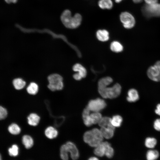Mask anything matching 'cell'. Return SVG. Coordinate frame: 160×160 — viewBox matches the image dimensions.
<instances>
[{"label": "cell", "instance_id": "1", "mask_svg": "<svg viewBox=\"0 0 160 160\" xmlns=\"http://www.w3.org/2000/svg\"><path fill=\"white\" fill-rule=\"evenodd\" d=\"M61 20L64 25L67 28L74 29L80 25L82 17L79 13H76L72 17L71 11L68 9L65 10L60 16Z\"/></svg>", "mask_w": 160, "mask_h": 160}, {"label": "cell", "instance_id": "2", "mask_svg": "<svg viewBox=\"0 0 160 160\" xmlns=\"http://www.w3.org/2000/svg\"><path fill=\"white\" fill-rule=\"evenodd\" d=\"M103 137L100 129L95 128L86 132L83 136L84 142L92 147H95L103 142Z\"/></svg>", "mask_w": 160, "mask_h": 160}, {"label": "cell", "instance_id": "3", "mask_svg": "<svg viewBox=\"0 0 160 160\" xmlns=\"http://www.w3.org/2000/svg\"><path fill=\"white\" fill-rule=\"evenodd\" d=\"M107 87L98 88V92L103 98L113 99L117 97L120 95L121 88L119 84L117 83L112 87Z\"/></svg>", "mask_w": 160, "mask_h": 160}, {"label": "cell", "instance_id": "4", "mask_svg": "<svg viewBox=\"0 0 160 160\" xmlns=\"http://www.w3.org/2000/svg\"><path fill=\"white\" fill-rule=\"evenodd\" d=\"M48 80L49 83L47 87L51 91H54L63 89V78L60 75L57 73L51 74L48 76Z\"/></svg>", "mask_w": 160, "mask_h": 160}, {"label": "cell", "instance_id": "5", "mask_svg": "<svg viewBox=\"0 0 160 160\" xmlns=\"http://www.w3.org/2000/svg\"><path fill=\"white\" fill-rule=\"evenodd\" d=\"M144 15L147 17H160V4H145L142 8Z\"/></svg>", "mask_w": 160, "mask_h": 160}, {"label": "cell", "instance_id": "6", "mask_svg": "<svg viewBox=\"0 0 160 160\" xmlns=\"http://www.w3.org/2000/svg\"><path fill=\"white\" fill-rule=\"evenodd\" d=\"M17 27L19 28L24 33L38 32L39 33H47L51 35L54 38H61L68 43L66 37L64 36L61 34H56L49 29H44L40 30L35 28H26L22 27L18 24L17 25Z\"/></svg>", "mask_w": 160, "mask_h": 160}, {"label": "cell", "instance_id": "7", "mask_svg": "<svg viewBox=\"0 0 160 160\" xmlns=\"http://www.w3.org/2000/svg\"><path fill=\"white\" fill-rule=\"evenodd\" d=\"M106 105V103L103 100L97 98L90 100L87 107L90 111L99 112L104 108Z\"/></svg>", "mask_w": 160, "mask_h": 160}, {"label": "cell", "instance_id": "8", "mask_svg": "<svg viewBox=\"0 0 160 160\" xmlns=\"http://www.w3.org/2000/svg\"><path fill=\"white\" fill-rule=\"evenodd\" d=\"M120 20L124 27L127 29L133 28L135 24V20L134 17L129 13L125 12H122L120 16Z\"/></svg>", "mask_w": 160, "mask_h": 160}, {"label": "cell", "instance_id": "9", "mask_svg": "<svg viewBox=\"0 0 160 160\" xmlns=\"http://www.w3.org/2000/svg\"><path fill=\"white\" fill-rule=\"evenodd\" d=\"M147 75L151 80L156 82L160 81V71L154 65L148 68Z\"/></svg>", "mask_w": 160, "mask_h": 160}, {"label": "cell", "instance_id": "10", "mask_svg": "<svg viewBox=\"0 0 160 160\" xmlns=\"http://www.w3.org/2000/svg\"><path fill=\"white\" fill-rule=\"evenodd\" d=\"M65 144L68 152L70 153L71 159L73 160L77 159L79 157V153L75 144L71 141L67 142Z\"/></svg>", "mask_w": 160, "mask_h": 160}, {"label": "cell", "instance_id": "11", "mask_svg": "<svg viewBox=\"0 0 160 160\" xmlns=\"http://www.w3.org/2000/svg\"><path fill=\"white\" fill-rule=\"evenodd\" d=\"M115 129V127L111 125L108 127H101L100 130L103 137L109 139L113 137Z\"/></svg>", "mask_w": 160, "mask_h": 160}, {"label": "cell", "instance_id": "12", "mask_svg": "<svg viewBox=\"0 0 160 160\" xmlns=\"http://www.w3.org/2000/svg\"><path fill=\"white\" fill-rule=\"evenodd\" d=\"M28 123L31 126H36L38 125L40 120V117L34 113H30L27 117Z\"/></svg>", "mask_w": 160, "mask_h": 160}, {"label": "cell", "instance_id": "13", "mask_svg": "<svg viewBox=\"0 0 160 160\" xmlns=\"http://www.w3.org/2000/svg\"><path fill=\"white\" fill-rule=\"evenodd\" d=\"M44 134L47 138L51 139L55 138L57 137L58 135V132L54 127L49 126L45 129Z\"/></svg>", "mask_w": 160, "mask_h": 160}, {"label": "cell", "instance_id": "14", "mask_svg": "<svg viewBox=\"0 0 160 160\" xmlns=\"http://www.w3.org/2000/svg\"><path fill=\"white\" fill-rule=\"evenodd\" d=\"M127 100L130 102H135L139 99V96L137 90L134 89H130L128 91Z\"/></svg>", "mask_w": 160, "mask_h": 160}, {"label": "cell", "instance_id": "15", "mask_svg": "<svg viewBox=\"0 0 160 160\" xmlns=\"http://www.w3.org/2000/svg\"><path fill=\"white\" fill-rule=\"evenodd\" d=\"M106 143V142H102L95 147L94 151L95 155L100 157L105 155Z\"/></svg>", "mask_w": 160, "mask_h": 160}, {"label": "cell", "instance_id": "16", "mask_svg": "<svg viewBox=\"0 0 160 160\" xmlns=\"http://www.w3.org/2000/svg\"><path fill=\"white\" fill-rule=\"evenodd\" d=\"M90 111L86 107L83 111L82 116L84 124L87 127H89L93 124L90 116Z\"/></svg>", "mask_w": 160, "mask_h": 160}, {"label": "cell", "instance_id": "17", "mask_svg": "<svg viewBox=\"0 0 160 160\" xmlns=\"http://www.w3.org/2000/svg\"><path fill=\"white\" fill-rule=\"evenodd\" d=\"M97 39L101 41H107L109 39V33L105 30H99L96 32Z\"/></svg>", "mask_w": 160, "mask_h": 160}, {"label": "cell", "instance_id": "18", "mask_svg": "<svg viewBox=\"0 0 160 160\" xmlns=\"http://www.w3.org/2000/svg\"><path fill=\"white\" fill-rule=\"evenodd\" d=\"M22 142L25 148L27 149L31 148L34 144L33 138L28 135H25L23 136Z\"/></svg>", "mask_w": 160, "mask_h": 160}, {"label": "cell", "instance_id": "19", "mask_svg": "<svg viewBox=\"0 0 160 160\" xmlns=\"http://www.w3.org/2000/svg\"><path fill=\"white\" fill-rule=\"evenodd\" d=\"M73 71L77 72L82 78H84L86 76L87 71L86 68L81 65L79 63L75 64L73 67Z\"/></svg>", "mask_w": 160, "mask_h": 160}, {"label": "cell", "instance_id": "20", "mask_svg": "<svg viewBox=\"0 0 160 160\" xmlns=\"http://www.w3.org/2000/svg\"><path fill=\"white\" fill-rule=\"evenodd\" d=\"M113 79L110 77L107 76L99 79L98 82V88H104L111 84Z\"/></svg>", "mask_w": 160, "mask_h": 160}, {"label": "cell", "instance_id": "21", "mask_svg": "<svg viewBox=\"0 0 160 160\" xmlns=\"http://www.w3.org/2000/svg\"><path fill=\"white\" fill-rule=\"evenodd\" d=\"M13 84L16 89L20 90L25 87L26 84V82L22 79L17 78L13 80Z\"/></svg>", "mask_w": 160, "mask_h": 160}, {"label": "cell", "instance_id": "22", "mask_svg": "<svg viewBox=\"0 0 160 160\" xmlns=\"http://www.w3.org/2000/svg\"><path fill=\"white\" fill-rule=\"evenodd\" d=\"M98 5L102 9H110L112 7L113 4L111 0H100Z\"/></svg>", "mask_w": 160, "mask_h": 160}, {"label": "cell", "instance_id": "23", "mask_svg": "<svg viewBox=\"0 0 160 160\" xmlns=\"http://www.w3.org/2000/svg\"><path fill=\"white\" fill-rule=\"evenodd\" d=\"M110 49L112 51L118 53L122 51L123 48L120 43L118 41H114L111 43Z\"/></svg>", "mask_w": 160, "mask_h": 160}, {"label": "cell", "instance_id": "24", "mask_svg": "<svg viewBox=\"0 0 160 160\" xmlns=\"http://www.w3.org/2000/svg\"><path fill=\"white\" fill-rule=\"evenodd\" d=\"M38 89V85L33 82L30 83L26 89L28 93L31 95H35L37 94Z\"/></svg>", "mask_w": 160, "mask_h": 160}, {"label": "cell", "instance_id": "25", "mask_svg": "<svg viewBox=\"0 0 160 160\" xmlns=\"http://www.w3.org/2000/svg\"><path fill=\"white\" fill-rule=\"evenodd\" d=\"M122 121V118L121 116L119 115H115L111 119V124L114 127H120Z\"/></svg>", "mask_w": 160, "mask_h": 160}, {"label": "cell", "instance_id": "26", "mask_svg": "<svg viewBox=\"0 0 160 160\" xmlns=\"http://www.w3.org/2000/svg\"><path fill=\"white\" fill-rule=\"evenodd\" d=\"M9 132L12 134L17 135L19 134L21 131V129L17 124L13 123L10 125L8 128Z\"/></svg>", "mask_w": 160, "mask_h": 160}, {"label": "cell", "instance_id": "27", "mask_svg": "<svg viewBox=\"0 0 160 160\" xmlns=\"http://www.w3.org/2000/svg\"><path fill=\"white\" fill-rule=\"evenodd\" d=\"M90 116L93 124L98 123L102 117L101 114L98 112L90 114Z\"/></svg>", "mask_w": 160, "mask_h": 160}, {"label": "cell", "instance_id": "28", "mask_svg": "<svg viewBox=\"0 0 160 160\" xmlns=\"http://www.w3.org/2000/svg\"><path fill=\"white\" fill-rule=\"evenodd\" d=\"M111 118L108 117H102L98 123L101 127H105L112 125L111 123Z\"/></svg>", "mask_w": 160, "mask_h": 160}, {"label": "cell", "instance_id": "29", "mask_svg": "<svg viewBox=\"0 0 160 160\" xmlns=\"http://www.w3.org/2000/svg\"><path fill=\"white\" fill-rule=\"evenodd\" d=\"M159 156V153L157 151L150 150L147 152L146 156L148 160H154L157 159Z\"/></svg>", "mask_w": 160, "mask_h": 160}, {"label": "cell", "instance_id": "30", "mask_svg": "<svg viewBox=\"0 0 160 160\" xmlns=\"http://www.w3.org/2000/svg\"><path fill=\"white\" fill-rule=\"evenodd\" d=\"M68 152L67 150L65 144H63L60 149V156L63 160H67L68 159Z\"/></svg>", "mask_w": 160, "mask_h": 160}, {"label": "cell", "instance_id": "31", "mask_svg": "<svg viewBox=\"0 0 160 160\" xmlns=\"http://www.w3.org/2000/svg\"><path fill=\"white\" fill-rule=\"evenodd\" d=\"M114 153V150L110 144L106 142L105 155L107 158H111L113 156Z\"/></svg>", "mask_w": 160, "mask_h": 160}, {"label": "cell", "instance_id": "32", "mask_svg": "<svg viewBox=\"0 0 160 160\" xmlns=\"http://www.w3.org/2000/svg\"><path fill=\"white\" fill-rule=\"evenodd\" d=\"M157 143V141L154 138L148 137L145 139V146L149 148H154Z\"/></svg>", "mask_w": 160, "mask_h": 160}, {"label": "cell", "instance_id": "33", "mask_svg": "<svg viewBox=\"0 0 160 160\" xmlns=\"http://www.w3.org/2000/svg\"><path fill=\"white\" fill-rule=\"evenodd\" d=\"M9 153L10 156H16L18 155L19 153V148L15 144L13 145L11 148L8 149Z\"/></svg>", "mask_w": 160, "mask_h": 160}, {"label": "cell", "instance_id": "34", "mask_svg": "<svg viewBox=\"0 0 160 160\" xmlns=\"http://www.w3.org/2000/svg\"><path fill=\"white\" fill-rule=\"evenodd\" d=\"M7 114V110L0 106V120L3 119L5 118Z\"/></svg>", "mask_w": 160, "mask_h": 160}, {"label": "cell", "instance_id": "35", "mask_svg": "<svg viewBox=\"0 0 160 160\" xmlns=\"http://www.w3.org/2000/svg\"><path fill=\"white\" fill-rule=\"evenodd\" d=\"M154 127L156 130L160 131V119L155 121L154 123Z\"/></svg>", "mask_w": 160, "mask_h": 160}, {"label": "cell", "instance_id": "36", "mask_svg": "<svg viewBox=\"0 0 160 160\" xmlns=\"http://www.w3.org/2000/svg\"><path fill=\"white\" fill-rule=\"evenodd\" d=\"M146 4H151L157 3L158 0H144Z\"/></svg>", "mask_w": 160, "mask_h": 160}, {"label": "cell", "instance_id": "37", "mask_svg": "<svg viewBox=\"0 0 160 160\" xmlns=\"http://www.w3.org/2000/svg\"><path fill=\"white\" fill-rule=\"evenodd\" d=\"M74 79L76 80H81L82 78L78 73H76L73 75Z\"/></svg>", "mask_w": 160, "mask_h": 160}, {"label": "cell", "instance_id": "38", "mask_svg": "<svg viewBox=\"0 0 160 160\" xmlns=\"http://www.w3.org/2000/svg\"><path fill=\"white\" fill-rule=\"evenodd\" d=\"M156 113L160 116V104H158L156 106V109L155 110Z\"/></svg>", "mask_w": 160, "mask_h": 160}, {"label": "cell", "instance_id": "39", "mask_svg": "<svg viewBox=\"0 0 160 160\" xmlns=\"http://www.w3.org/2000/svg\"><path fill=\"white\" fill-rule=\"evenodd\" d=\"M154 65L160 71V60L157 61Z\"/></svg>", "mask_w": 160, "mask_h": 160}, {"label": "cell", "instance_id": "40", "mask_svg": "<svg viewBox=\"0 0 160 160\" xmlns=\"http://www.w3.org/2000/svg\"><path fill=\"white\" fill-rule=\"evenodd\" d=\"M5 1L8 3H16L17 1V0H4Z\"/></svg>", "mask_w": 160, "mask_h": 160}, {"label": "cell", "instance_id": "41", "mask_svg": "<svg viewBox=\"0 0 160 160\" xmlns=\"http://www.w3.org/2000/svg\"><path fill=\"white\" fill-rule=\"evenodd\" d=\"M135 3H139L141 2L143 0H132Z\"/></svg>", "mask_w": 160, "mask_h": 160}, {"label": "cell", "instance_id": "42", "mask_svg": "<svg viewBox=\"0 0 160 160\" xmlns=\"http://www.w3.org/2000/svg\"><path fill=\"white\" fill-rule=\"evenodd\" d=\"M89 159L90 160H98V159L95 157H90Z\"/></svg>", "mask_w": 160, "mask_h": 160}, {"label": "cell", "instance_id": "43", "mask_svg": "<svg viewBox=\"0 0 160 160\" xmlns=\"http://www.w3.org/2000/svg\"><path fill=\"white\" fill-rule=\"evenodd\" d=\"M115 0L116 2L118 3L120 2L122 0Z\"/></svg>", "mask_w": 160, "mask_h": 160}, {"label": "cell", "instance_id": "44", "mask_svg": "<svg viewBox=\"0 0 160 160\" xmlns=\"http://www.w3.org/2000/svg\"><path fill=\"white\" fill-rule=\"evenodd\" d=\"M1 156L0 154V160H1Z\"/></svg>", "mask_w": 160, "mask_h": 160}]
</instances>
